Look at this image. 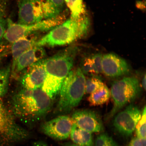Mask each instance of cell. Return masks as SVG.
<instances>
[{
    "label": "cell",
    "mask_w": 146,
    "mask_h": 146,
    "mask_svg": "<svg viewBox=\"0 0 146 146\" xmlns=\"http://www.w3.org/2000/svg\"><path fill=\"white\" fill-rule=\"evenodd\" d=\"M44 60L36 62L21 72L23 73L19 78L21 88L27 90L41 88L46 76Z\"/></svg>",
    "instance_id": "10"
},
{
    "label": "cell",
    "mask_w": 146,
    "mask_h": 146,
    "mask_svg": "<svg viewBox=\"0 0 146 146\" xmlns=\"http://www.w3.org/2000/svg\"><path fill=\"white\" fill-rule=\"evenodd\" d=\"M80 68L84 74H98L91 56L84 58L81 63V68Z\"/></svg>",
    "instance_id": "22"
},
{
    "label": "cell",
    "mask_w": 146,
    "mask_h": 146,
    "mask_svg": "<svg viewBox=\"0 0 146 146\" xmlns=\"http://www.w3.org/2000/svg\"><path fill=\"white\" fill-rule=\"evenodd\" d=\"M91 25L90 18L87 13L78 18L70 17L38 40L35 46L52 47L70 44L87 36Z\"/></svg>",
    "instance_id": "3"
},
{
    "label": "cell",
    "mask_w": 146,
    "mask_h": 146,
    "mask_svg": "<svg viewBox=\"0 0 146 146\" xmlns=\"http://www.w3.org/2000/svg\"><path fill=\"white\" fill-rule=\"evenodd\" d=\"M86 78L80 68L69 72L59 91L56 111L68 113L77 107L85 94Z\"/></svg>",
    "instance_id": "4"
},
{
    "label": "cell",
    "mask_w": 146,
    "mask_h": 146,
    "mask_svg": "<svg viewBox=\"0 0 146 146\" xmlns=\"http://www.w3.org/2000/svg\"><path fill=\"white\" fill-rule=\"evenodd\" d=\"M63 17L43 20L30 25H21L7 19L6 30L3 38L13 43L19 38L31 35L36 33L47 32L63 23Z\"/></svg>",
    "instance_id": "6"
},
{
    "label": "cell",
    "mask_w": 146,
    "mask_h": 146,
    "mask_svg": "<svg viewBox=\"0 0 146 146\" xmlns=\"http://www.w3.org/2000/svg\"><path fill=\"white\" fill-rule=\"evenodd\" d=\"M127 146H146V139L137 137L133 138Z\"/></svg>",
    "instance_id": "26"
},
{
    "label": "cell",
    "mask_w": 146,
    "mask_h": 146,
    "mask_svg": "<svg viewBox=\"0 0 146 146\" xmlns=\"http://www.w3.org/2000/svg\"><path fill=\"white\" fill-rule=\"evenodd\" d=\"M70 10L71 17L76 18L86 12L82 0H64Z\"/></svg>",
    "instance_id": "18"
},
{
    "label": "cell",
    "mask_w": 146,
    "mask_h": 146,
    "mask_svg": "<svg viewBox=\"0 0 146 146\" xmlns=\"http://www.w3.org/2000/svg\"><path fill=\"white\" fill-rule=\"evenodd\" d=\"M28 136L27 131L16 123L12 113L3 103L0 105V140L11 143L21 141Z\"/></svg>",
    "instance_id": "7"
},
{
    "label": "cell",
    "mask_w": 146,
    "mask_h": 146,
    "mask_svg": "<svg viewBox=\"0 0 146 146\" xmlns=\"http://www.w3.org/2000/svg\"><path fill=\"white\" fill-rule=\"evenodd\" d=\"M33 146H47L46 144L43 142H36L34 144Z\"/></svg>",
    "instance_id": "28"
},
{
    "label": "cell",
    "mask_w": 146,
    "mask_h": 146,
    "mask_svg": "<svg viewBox=\"0 0 146 146\" xmlns=\"http://www.w3.org/2000/svg\"><path fill=\"white\" fill-rule=\"evenodd\" d=\"M72 119L74 123L88 132L98 133L103 130L101 119L94 111L88 110L76 111L72 115Z\"/></svg>",
    "instance_id": "13"
},
{
    "label": "cell",
    "mask_w": 146,
    "mask_h": 146,
    "mask_svg": "<svg viewBox=\"0 0 146 146\" xmlns=\"http://www.w3.org/2000/svg\"><path fill=\"white\" fill-rule=\"evenodd\" d=\"M146 75L145 74L142 81V86L145 90L146 89Z\"/></svg>",
    "instance_id": "27"
},
{
    "label": "cell",
    "mask_w": 146,
    "mask_h": 146,
    "mask_svg": "<svg viewBox=\"0 0 146 146\" xmlns=\"http://www.w3.org/2000/svg\"><path fill=\"white\" fill-rule=\"evenodd\" d=\"M78 49L72 46L45 59L46 76L41 88L53 100L59 96L61 86L72 70Z\"/></svg>",
    "instance_id": "2"
},
{
    "label": "cell",
    "mask_w": 146,
    "mask_h": 146,
    "mask_svg": "<svg viewBox=\"0 0 146 146\" xmlns=\"http://www.w3.org/2000/svg\"><path fill=\"white\" fill-rule=\"evenodd\" d=\"M95 65L98 74L102 73V62L103 56L101 54L98 53L91 56Z\"/></svg>",
    "instance_id": "25"
},
{
    "label": "cell",
    "mask_w": 146,
    "mask_h": 146,
    "mask_svg": "<svg viewBox=\"0 0 146 146\" xmlns=\"http://www.w3.org/2000/svg\"><path fill=\"white\" fill-rule=\"evenodd\" d=\"M110 96V91L107 86L104 84L99 88L90 94L88 101L91 106H96L106 103Z\"/></svg>",
    "instance_id": "17"
},
{
    "label": "cell",
    "mask_w": 146,
    "mask_h": 146,
    "mask_svg": "<svg viewBox=\"0 0 146 146\" xmlns=\"http://www.w3.org/2000/svg\"><path fill=\"white\" fill-rule=\"evenodd\" d=\"M11 74L10 66L0 69V98L4 96L8 91Z\"/></svg>",
    "instance_id": "19"
},
{
    "label": "cell",
    "mask_w": 146,
    "mask_h": 146,
    "mask_svg": "<svg viewBox=\"0 0 146 146\" xmlns=\"http://www.w3.org/2000/svg\"><path fill=\"white\" fill-rule=\"evenodd\" d=\"M10 0H0V42L3 38L7 25L6 17Z\"/></svg>",
    "instance_id": "20"
},
{
    "label": "cell",
    "mask_w": 146,
    "mask_h": 146,
    "mask_svg": "<svg viewBox=\"0 0 146 146\" xmlns=\"http://www.w3.org/2000/svg\"><path fill=\"white\" fill-rule=\"evenodd\" d=\"M141 114L137 107L133 104L129 105L115 117L113 121L114 129L122 135L131 136L135 130Z\"/></svg>",
    "instance_id": "8"
},
{
    "label": "cell",
    "mask_w": 146,
    "mask_h": 146,
    "mask_svg": "<svg viewBox=\"0 0 146 146\" xmlns=\"http://www.w3.org/2000/svg\"><path fill=\"white\" fill-rule=\"evenodd\" d=\"M17 23L30 25L45 19L43 0H19Z\"/></svg>",
    "instance_id": "9"
},
{
    "label": "cell",
    "mask_w": 146,
    "mask_h": 146,
    "mask_svg": "<svg viewBox=\"0 0 146 146\" xmlns=\"http://www.w3.org/2000/svg\"><path fill=\"white\" fill-rule=\"evenodd\" d=\"M73 123L72 118L62 115L46 122L42 129L45 135L54 139L65 140L70 135Z\"/></svg>",
    "instance_id": "11"
},
{
    "label": "cell",
    "mask_w": 146,
    "mask_h": 146,
    "mask_svg": "<svg viewBox=\"0 0 146 146\" xmlns=\"http://www.w3.org/2000/svg\"><path fill=\"white\" fill-rule=\"evenodd\" d=\"M104 84L100 78L95 76L86 78L85 93L91 94L97 90Z\"/></svg>",
    "instance_id": "21"
},
{
    "label": "cell",
    "mask_w": 146,
    "mask_h": 146,
    "mask_svg": "<svg viewBox=\"0 0 146 146\" xmlns=\"http://www.w3.org/2000/svg\"><path fill=\"white\" fill-rule=\"evenodd\" d=\"M28 36L20 38L12 43L11 51L13 63L11 71L13 70L16 62L19 56L25 51L35 46L37 41L36 38H29Z\"/></svg>",
    "instance_id": "15"
},
{
    "label": "cell",
    "mask_w": 146,
    "mask_h": 146,
    "mask_svg": "<svg viewBox=\"0 0 146 146\" xmlns=\"http://www.w3.org/2000/svg\"><path fill=\"white\" fill-rule=\"evenodd\" d=\"M140 92L139 82L135 77H126L115 82L110 91L113 107L108 117H112L124 106L135 99Z\"/></svg>",
    "instance_id": "5"
},
{
    "label": "cell",
    "mask_w": 146,
    "mask_h": 146,
    "mask_svg": "<svg viewBox=\"0 0 146 146\" xmlns=\"http://www.w3.org/2000/svg\"><path fill=\"white\" fill-rule=\"evenodd\" d=\"M70 137L74 143L80 146H93L94 141L91 133L73 124Z\"/></svg>",
    "instance_id": "16"
},
{
    "label": "cell",
    "mask_w": 146,
    "mask_h": 146,
    "mask_svg": "<svg viewBox=\"0 0 146 146\" xmlns=\"http://www.w3.org/2000/svg\"><path fill=\"white\" fill-rule=\"evenodd\" d=\"M53 100L41 88L27 90L21 88L12 96L11 113L25 123L41 119L52 109Z\"/></svg>",
    "instance_id": "1"
},
{
    "label": "cell",
    "mask_w": 146,
    "mask_h": 146,
    "mask_svg": "<svg viewBox=\"0 0 146 146\" xmlns=\"http://www.w3.org/2000/svg\"><path fill=\"white\" fill-rule=\"evenodd\" d=\"M95 146H119L112 137L106 134H102L96 138Z\"/></svg>",
    "instance_id": "24"
},
{
    "label": "cell",
    "mask_w": 146,
    "mask_h": 146,
    "mask_svg": "<svg viewBox=\"0 0 146 146\" xmlns=\"http://www.w3.org/2000/svg\"><path fill=\"white\" fill-rule=\"evenodd\" d=\"M146 107H144L141 118L137 123L135 129L137 137L146 139Z\"/></svg>",
    "instance_id": "23"
},
{
    "label": "cell",
    "mask_w": 146,
    "mask_h": 146,
    "mask_svg": "<svg viewBox=\"0 0 146 146\" xmlns=\"http://www.w3.org/2000/svg\"><path fill=\"white\" fill-rule=\"evenodd\" d=\"M102 73L111 78L120 77L129 74L130 67L127 62L117 54L109 53L103 56Z\"/></svg>",
    "instance_id": "12"
},
{
    "label": "cell",
    "mask_w": 146,
    "mask_h": 146,
    "mask_svg": "<svg viewBox=\"0 0 146 146\" xmlns=\"http://www.w3.org/2000/svg\"><path fill=\"white\" fill-rule=\"evenodd\" d=\"M45 55V51L42 47L34 46L25 51L18 58L11 71L12 76H15L33 64L44 59Z\"/></svg>",
    "instance_id": "14"
},
{
    "label": "cell",
    "mask_w": 146,
    "mask_h": 146,
    "mask_svg": "<svg viewBox=\"0 0 146 146\" xmlns=\"http://www.w3.org/2000/svg\"><path fill=\"white\" fill-rule=\"evenodd\" d=\"M64 146H80L76 144L73 143H66L64 145Z\"/></svg>",
    "instance_id": "29"
}]
</instances>
